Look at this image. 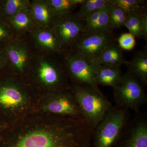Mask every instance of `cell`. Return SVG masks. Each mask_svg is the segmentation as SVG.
I'll return each mask as SVG.
<instances>
[{
  "label": "cell",
  "mask_w": 147,
  "mask_h": 147,
  "mask_svg": "<svg viewBox=\"0 0 147 147\" xmlns=\"http://www.w3.org/2000/svg\"><path fill=\"white\" fill-rule=\"evenodd\" d=\"M93 131L84 119L76 117L58 122L52 131H34L1 142L0 147H92Z\"/></svg>",
  "instance_id": "cell-1"
},
{
  "label": "cell",
  "mask_w": 147,
  "mask_h": 147,
  "mask_svg": "<svg viewBox=\"0 0 147 147\" xmlns=\"http://www.w3.org/2000/svg\"><path fill=\"white\" fill-rule=\"evenodd\" d=\"M72 94L82 117L94 130L112 107V103L98 87L74 84Z\"/></svg>",
  "instance_id": "cell-2"
},
{
  "label": "cell",
  "mask_w": 147,
  "mask_h": 147,
  "mask_svg": "<svg viewBox=\"0 0 147 147\" xmlns=\"http://www.w3.org/2000/svg\"><path fill=\"white\" fill-rule=\"evenodd\" d=\"M31 68L39 82L47 86L63 88L69 77L64 53L36 52Z\"/></svg>",
  "instance_id": "cell-3"
},
{
  "label": "cell",
  "mask_w": 147,
  "mask_h": 147,
  "mask_svg": "<svg viewBox=\"0 0 147 147\" xmlns=\"http://www.w3.org/2000/svg\"><path fill=\"white\" fill-rule=\"evenodd\" d=\"M129 110L112 106L93 131L92 147H113L129 120Z\"/></svg>",
  "instance_id": "cell-4"
},
{
  "label": "cell",
  "mask_w": 147,
  "mask_h": 147,
  "mask_svg": "<svg viewBox=\"0 0 147 147\" xmlns=\"http://www.w3.org/2000/svg\"><path fill=\"white\" fill-rule=\"evenodd\" d=\"M145 86L128 71L122 75L121 82L113 88V96L116 105L139 112L146 104L147 96Z\"/></svg>",
  "instance_id": "cell-5"
},
{
  "label": "cell",
  "mask_w": 147,
  "mask_h": 147,
  "mask_svg": "<svg viewBox=\"0 0 147 147\" xmlns=\"http://www.w3.org/2000/svg\"><path fill=\"white\" fill-rule=\"evenodd\" d=\"M63 53L68 76L74 84L98 87L95 82L97 64L70 50Z\"/></svg>",
  "instance_id": "cell-6"
},
{
  "label": "cell",
  "mask_w": 147,
  "mask_h": 147,
  "mask_svg": "<svg viewBox=\"0 0 147 147\" xmlns=\"http://www.w3.org/2000/svg\"><path fill=\"white\" fill-rule=\"evenodd\" d=\"M24 36H16L4 44L8 62L7 67L17 73H23L31 68L36 52Z\"/></svg>",
  "instance_id": "cell-7"
},
{
  "label": "cell",
  "mask_w": 147,
  "mask_h": 147,
  "mask_svg": "<svg viewBox=\"0 0 147 147\" xmlns=\"http://www.w3.org/2000/svg\"><path fill=\"white\" fill-rule=\"evenodd\" d=\"M117 39L113 32L105 33L84 32L69 50L81 54L90 60L95 61L104 49Z\"/></svg>",
  "instance_id": "cell-8"
},
{
  "label": "cell",
  "mask_w": 147,
  "mask_h": 147,
  "mask_svg": "<svg viewBox=\"0 0 147 147\" xmlns=\"http://www.w3.org/2000/svg\"><path fill=\"white\" fill-rule=\"evenodd\" d=\"M85 22L76 13L55 18L52 27L61 47V52L69 50L84 32Z\"/></svg>",
  "instance_id": "cell-9"
},
{
  "label": "cell",
  "mask_w": 147,
  "mask_h": 147,
  "mask_svg": "<svg viewBox=\"0 0 147 147\" xmlns=\"http://www.w3.org/2000/svg\"><path fill=\"white\" fill-rule=\"evenodd\" d=\"M114 147H147V115L136 113L124 128Z\"/></svg>",
  "instance_id": "cell-10"
},
{
  "label": "cell",
  "mask_w": 147,
  "mask_h": 147,
  "mask_svg": "<svg viewBox=\"0 0 147 147\" xmlns=\"http://www.w3.org/2000/svg\"><path fill=\"white\" fill-rule=\"evenodd\" d=\"M37 52L61 53L60 46L52 26L38 28L28 34Z\"/></svg>",
  "instance_id": "cell-11"
},
{
  "label": "cell",
  "mask_w": 147,
  "mask_h": 147,
  "mask_svg": "<svg viewBox=\"0 0 147 147\" xmlns=\"http://www.w3.org/2000/svg\"><path fill=\"white\" fill-rule=\"evenodd\" d=\"M47 105V111L60 115L82 116L81 111L72 94L61 91Z\"/></svg>",
  "instance_id": "cell-12"
},
{
  "label": "cell",
  "mask_w": 147,
  "mask_h": 147,
  "mask_svg": "<svg viewBox=\"0 0 147 147\" xmlns=\"http://www.w3.org/2000/svg\"><path fill=\"white\" fill-rule=\"evenodd\" d=\"M30 10L32 18L40 28L52 26L56 16L47 0L32 1Z\"/></svg>",
  "instance_id": "cell-13"
},
{
  "label": "cell",
  "mask_w": 147,
  "mask_h": 147,
  "mask_svg": "<svg viewBox=\"0 0 147 147\" xmlns=\"http://www.w3.org/2000/svg\"><path fill=\"white\" fill-rule=\"evenodd\" d=\"M5 22L16 36L24 35L39 28L32 18L30 7L17 12Z\"/></svg>",
  "instance_id": "cell-14"
},
{
  "label": "cell",
  "mask_w": 147,
  "mask_h": 147,
  "mask_svg": "<svg viewBox=\"0 0 147 147\" xmlns=\"http://www.w3.org/2000/svg\"><path fill=\"white\" fill-rule=\"evenodd\" d=\"M24 99L23 92L19 87L9 80L0 82V105L4 108L17 107Z\"/></svg>",
  "instance_id": "cell-15"
},
{
  "label": "cell",
  "mask_w": 147,
  "mask_h": 147,
  "mask_svg": "<svg viewBox=\"0 0 147 147\" xmlns=\"http://www.w3.org/2000/svg\"><path fill=\"white\" fill-rule=\"evenodd\" d=\"M120 66H111L97 64L96 74V84L98 86H111L114 88L121 82L122 79Z\"/></svg>",
  "instance_id": "cell-16"
},
{
  "label": "cell",
  "mask_w": 147,
  "mask_h": 147,
  "mask_svg": "<svg viewBox=\"0 0 147 147\" xmlns=\"http://www.w3.org/2000/svg\"><path fill=\"white\" fill-rule=\"evenodd\" d=\"M147 48L138 51L134 54L126 65L129 72L137 78L146 86L147 84Z\"/></svg>",
  "instance_id": "cell-17"
},
{
  "label": "cell",
  "mask_w": 147,
  "mask_h": 147,
  "mask_svg": "<svg viewBox=\"0 0 147 147\" xmlns=\"http://www.w3.org/2000/svg\"><path fill=\"white\" fill-rule=\"evenodd\" d=\"M98 65L116 66L126 64L122 50L119 47L116 41L112 42L102 51L100 57L93 61Z\"/></svg>",
  "instance_id": "cell-18"
},
{
  "label": "cell",
  "mask_w": 147,
  "mask_h": 147,
  "mask_svg": "<svg viewBox=\"0 0 147 147\" xmlns=\"http://www.w3.org/2000/svg\"><path fill=\"white\" fill-rule=\"evenodd\" d=\"M29 0H0V18L6 21L20 11L29 8Z\"/></svg>",
  "instance_id": "cell-19"
},
{
  "label": "cell",
  "mask_w": 147,
  "mask_h": 147,
  "mask_svg": "<svg viewBox=\"0 0 147 147\" xmlns=\"http://www.w3.org/2000/svg\"><path fill=\"white\" fill-rule=\"evenodd\" d=\"M54 11L56 18L68 16L84 0H47Z\"/></svg>",
  "instance_id": "cell-20"
},
{
  "label": "cell",
  "mask_w": 147,
  "mask_h": 147,
  "mask_svg": "<svg viewBox=\"0 0 147 147\" xmlns=\"http://www.w3.org/2000/svg\"><path fill=\"white\" fill-rule=\"evenodd\" d=\"M110 0H84L76 16L84 20L92 13L100 10L110 3Z\"/></svg>",
  "instance_id": "cell-21"
},
{
  "label": "cell",
  "mask_w": 147,
  "mask_h": 147,
  "mask_svg": "<svg viewBox=\"0 0 147 147\" xmlns=\"http://www.w3.org/2000/svg\"><path fill=\"white\" fill-rule=\"evenodd\" d=\"M112 5L113 3L110 0V3L101 9L96 24L88 32L105 33L113 32L110 30L109 24V14Z\"/></svg>",
  "instance_id": "cell-22"
},
{
  "label": "cell",
  "mask_w": 147,
  "mask_h": 147,
  "mask_svg": "<svg viewBox=\"0 0 147 147\" xmlns=\"http://www.w3.org/2000/svg\"><path fill=\"white\" fill-rule=\"evenodd\" d=\"M111 1L127 14L141 13L147 8V1L145 0H111Z\"/></svg>",
  "instance_id": "cell-23"
},
{
  "label": "cell",
  "mask_w": 147,
  "mask_h": 147,
  "mask_svg": "<svg viewBox=\"0 0 147 147\" xmlns=\"http://www.w3.org/2000/svg\"><path fill=\"white\" fill-rule=\"evenodd\" d=\"M141 13H131L127 14L124 27L128 30L129 32L135 38H144L141 27Z\"/></svg>",
  "instance_id": "cell-24"
},
{
  "label": "cell",
  "mask_w": 147,
  "mask_h": 147,
  "mask_svg": "<svg viewBox=\"0 0 147 147\" xmlns=\"http://www.w3.org/2000/svg\"><path fill=\"white\" fill-rule=\"evenodd\" d=\"M112 3L109 14V24L110 30L113 32L114 29L124 26L127 14L120 7Z\"/></svg>",
  "instance_id": "cell-25"
},
{
  "label": "cell",
  "mask_w": 147,
  "mask_h": 147,
  "mask_svg": "<svg viewBox=\"0 0 147 147\" xmlns=\"http://www.w3.org/2000/svg\"><path fill=\"white\" fill-rule=\"evenodd\" d=\"M118 45L122 50L130 51L136 45V38L130 33L122 34L117 39Z\"/></svg>",
  "instance_id": "cell-26"
},
{
  "label": "cell",
  "mask_w": 147,
  "mask_h": 147,
  "mask_svg": "<svg viewBox=\"0 0 147 147\" xmlns=\"http://www.w3.org/2000/svg\"><path fill=\"white\" fill-rule=\"evenodd\" d=\"M16 36L6 22L0 18V44H4Z\"/></svg>",
  "instance_id": "cell-27"
},
{
  "label": "cell",
  "mask_w": 147,
  "mask_h": 147,
  "mask_svg": "<svg viewBox=\"0 0 147 147\" xmlns=\"http://www.w3.org/2000/svg\"><path fill=\"white\" fill-rule=\"evenodd\" d=\"M7 64L8 62L4 44H0V71L7 67Z\"/></svg>",
  "instance_id": "cell-28"
},
{
  "label": "cell",
  "mask_w": 147,
  "mask_h": 147,
  "mask_svg": "<svg viewBox=\"0 0 147 147\" xmlns=\"http://www.w3.org/2000/svg\"><path fill=\"white\" fill-rule=\"evenodd\" d=\"M141 27L144 38L147 39V9H145L141 14Z\"/></svg>",
  "instance_id": "cell-29"
}]
</instances>
